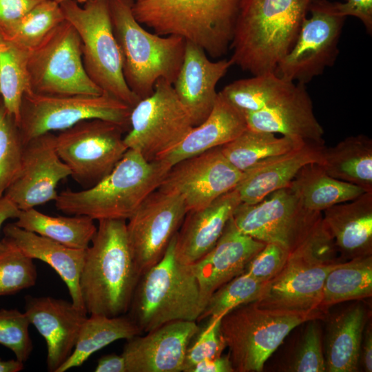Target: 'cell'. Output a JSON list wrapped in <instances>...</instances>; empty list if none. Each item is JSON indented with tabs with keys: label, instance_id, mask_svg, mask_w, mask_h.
<instances>
[{
	"label": "cell",
	"instance_id": "cell-5",
	"mask_svg": "<svg viewBox=\"0 0 372 372\" xmlns=\"http://www.w3.org/2000/svg\"><path fill=\"white\" fill-rule=\"evenodd\" d=\"M134 0H109L114 34L123 58L125 81L140 99L152 95L158 79L172 84L183 63L186 41L146 30L135 19Z\"/></svg>",
	"mask_w": 372,
	"mask_h": 372
},
{
	"label": "cell",
	"instance_id": "cell-10",
	"mask_svg": "<svg viewBox=\"0 0 372 372\" xmlns=\"http://www.w3.org/2000/svg\"><path fill=\"white\" fill-rule=\"evenodd\" d=\"M132 107L103 92L100 95H23L19 127L23 144L41 134L62 131L90 119H101L130 128Z\"/></svg>",
	"mask_w": 372,
	"mask_h": 372
},
{
	"label": "cell",
	"instance_id": "cell-55",
	"mask_svg": "<svg viewBox=\"0 0 372 372\" xmlns=\"http://www.w3.org/2000/svg\"><path fill=\"white\" fill-rule=\"evenodd\" d=\"M311 1H312V0H309L310 3H311Z\"/></svg>",
	"mask_w": 372,
	"mask_h": 372
},
{
	"label": "cell",
	"instance_id": "cell-25",
	"mask_svg": "<svg viewBox=\"0 0 372 372\" xmlns=\"http://www.w3.org/2000/svg\"><path fill=\"white\" fill-rule=\"evenodd\" d=\"M324 146L304 144L263 160L242 172L240 182L234 188L241 203H258L271 193L288 187L304 166L321 163Z\"/></svg>",
	"mask_w": 372,
	"mask_h": 372
},
{
	"label": "cell",
	"instance_id": "cell-17",
	"mask_svg": "<svg viewBox=\"0 0 372 372\" xmlns=\"http://www.w3.org/2000/svg\"><path fill=\"white\" fill-rule=\"evenodd\" d=\"M71 175L59 157L56 136L48 132L24 144L20 172L4 193L20 210L55 200L59 183Z\"/></svg>",
	"mask_w": 372,
	"mask_h": 372
},
{
	"label": "cell",
	"instance_id": "cell-2",
	"mask_svg": "<svg viewBox=\"0 0 372 372\" xmlns=\"http://www.w3.org/2000/svg\"><path fill=\"white\" fill-rule=\"evenodd\" d=\"M309 0H242L229 47L232 65L253 75L274 72L289 52Z\"/></svg>",
	"mask_w": 372,
	"mask_h": 372
},
{
	"label": "cell",
	"instance_id": "cell-1",
	"mask_svg": "<svg viewBox=\"0 0 372 372\" xmlns=\"http://www.w3.org/2000/svg\"><path fill=\"white\" fill-rule=\"evenodd\" d=\"M126 220H99L85 250L79 289L89 314L109 317L127 312L141 277L128 243Z\"/></svg>",
	"mask_w": 372,
	"mask_h": 372
},
{
	"label": "cell",
	"instance_id": "cell-54",
	"mask_svg": "<svg viewBox=\"0 0 372 372\" xmlns=\"http://www.w3.org/2000/svg\"><path fill=\"white\" fill-rule=\"evenodd\" d=\"M54 1H56L58 3H61V2L63 1H66V0H54ZM74 1H76V2H78L80 4H82L87 0H74ZM134 1H136V0H134Z\"/></svg>",
	"mask_w": 372,
	"mask_h": 372
},
{
	"label": "cell",
	"instance_id": "cell-27",
	"mask_svg": "<svg viewBox=\"0 0 372 372\" xmlns=\"http://www.w3.org/2000/svg\"><path fill=\"white\" fill-rule=\"evenodd\" d=\"M3 232V239L17 247L24 255L49 265L65 283L72 302L78 308L85 310L79 289V278L86 249L68 247L23 229L14 223L6 224Z\"/></svg>",
	"mask_w": 372,
	"mask_h": 372
},
{
	"label": "cell",
	"instance_id": "cell-44",
	"mask_svg": "<svg viewBox=\"0 0 372 372\" xmlns=\"http://www.w3.org/2000/svg\"><path fill=\"white\" fill-rule=\"evenodd\" d=\"M221 317H209L207 324L200 329L192 344L189 346L185 358L183 372H189L204 360L220 356L226 348L220 330Z\"/></svg>",
	"mask_w": 372,
	"mask_h": 372
},
{
	"label": "cell",
	"instance_id": "cell-7",
	"mask_svg": "<svg viewBox=\"0 0 372 372\" xmlns=\"http://www.w3.org/2000/svg\"><path fill=\"white\" fill-rule=\"evenodd\" d=\"M326 313L287 311L240 305L220 320V330L234 371L260 372L268 358L296 327Z\"/></svg>",
	"mask_w": 372,
	"mask_h": 372
},
{
	"label": "cell",
	"instance_id": "cell-37",
	"mask_svg": "<svg viewBox=\"0 0 372 372\" xmlns=\"http://www.w3.org/2000/svg\"><path fill=\"white\" fill-rule=\"evenodd\" d=\"M6 43L0 51V97L19 125L23 97L30 88L29 50L11 42Z\"/></svg>",
	"mask_w": 372,
	"mask_h": 372
},
{
	"label": "cell",
	"instance_id": "cell-50",
	"mask_svg": "<svg viewBox=\"0 0 372 372\" xmlns=\"http://www.w3.org/2000/svg\"><path fill=\"white\" fill-rule=\"evenodd\" d=\"M17 205L6 196L0 198V230L6 220L17 218L20 213ZM4 247V243L0 240V250Z\"/></svg>",
	"mask_w": 372,
	"mask_h": 372
},
{
	"label": "cell",
	"instance_id": "cell-42",
	"mask_svg": "<svg viewBox=\"0 0 372 372\" xmlns=\"http://www.w3.org/2000/svg\"><path fill=\"white\" fill-rule=\"evenodd\" d=\"M30 324L25 313L17 309H0V344L10 349L16 359L23 362L29 359L33 349Z\"/></svg>",
	"mask_w": 372,
	"mask_h": 372
},
{
	"label": "cell",
	"instance_id": "cell-48",
	"mask_svg": "<svg viewBox=\"0 0 372 372\" xmlns=\"http://www.w3.org/2000/svg\"><path fill=\"white\" fill-rule=\"evenodd\" d=\"M229 355L204 360L194 365L189 372H234Z\"/></svg>",
	"mask_w": 372,
	"mask_h": 372
},
{
	"label": "cell",
	"instance_id": "cell-13",
	"mask_svg": "<svg viewBox=\"0 0 372 372\" xmlns=\"http://www.w3.org/2000/svg\"><path fill=\"white\" fill-rule=\"evenodd\" d=\"M125 131L105 120L83 121L55 135L57 153L70 176L88 188L105 177L128 149Z\"/></svg>",
	"mask_w": 372,
	"mask_h": 372
},
{
	"label": "cell",
	"instance_id": "cell-33",
	"mask_svg": "<svg viewBox=\"0 0 372 372\" xmlns=\"http://www.w3.org/2000/svg\"><path fill=\"white\" fill-rule=\"evenodd\" d=\"M14 223L23 229L76 249H87L97 230L94 220L88 216H52L35 208L21 210Z\"/></svg>",
	"mask_w": 372,
	"mask_h": 372
},
{
	"label": "cell",
	"instance_id": "cell-9",
	"mask_svg": "<svg viewBox=\"0 0 372 372\" xmlns=\"http://www.w3.org/2000/svg\"><path fill=\"white\" fill-rule=\"evenodd\" d=\"M29 90L41 95H100L103 91L87 74L81 42L66 20L29 50Z\"/></svg>",
	"mask_w": 372,
	"mask_h": 372
},
{
	"label": "cell",
	"instance_id": "cell-8",
	"mask_svg": "<svg viewBox=\"0 0 372 372\" xmlns=\"http://www.w3.org/2000/svg\"><path fill=\"white\" fill-rule=\"evenodd\" d=\"M65 19L77 32L83 63L90 79L103 92L134 107L141 100L127 86L123 58L115 38L109 0H74L59 3Z\"/></svg>",
	"mask_w": 372,
	"mask_h": 372
},
{
	"label": "cell",
	"instance_id": "cell-49",
	"mask_svg": "<svg viewBox=\"0 0 372 372\" xmlns=\"http://www.w3.org/2000/svg\"><path fill=\"white\" fill-rule=\"evenodd\" d=\"M94 371L127 372L126 364L122 355L110 353L101 357Z\"/></svg>",
	"mask_w": 372,
	"mask_h": 372
},
{
	"label": "cell",
	"instance_id": "cell-51",
	"mask_svg": "<svg viewBox=\"0 0 372 372\" xmlns=\"http://www.w3.org/2000/svg\"><path fill=\"white\" fill-rule=\"evenodd\" d=\"M360 356L362 365L367 372L372 371V331L371 327L366 328L364 339L362 338Z\"/></svg>",
	"mask_w": 372,
	"mask_h": 372
},
{
	"label": "cell",
	"instance_id": "cell-18",
	"mask_svg": "<svg viewBox=\"0 0 372 372\" xmlns=\"http://www.w3.org/2000/svg\"><path fill=\"white\" fill-rule=\"evenodd\" d=\"M200 329L196 321H174L127 340L121 354L127 372H182L187 350Z\"/></svg>",
	"mask_w": 372,
	"mask_h": 372
},
{
	"label": "cell",
	"instance_id": "cell-47",
	"mask_svg": "<svg viewBox=\"0 0 372 372\" xmlns=\"http://www.w3.org/2000/svg\"><path fill=\"white\" fill-rule=\"evenodd\" d=\"M338 13L346 17H355L360 19L367 32H372V0H345L344 3L333 2Z\"/></svg>",
	"mask_w": 372,
	"mask_h": 372
},
{
	"label": "cell",
	"instance_id": "cell-46",
	"mask_svg": "<svg viewBox=\"0 0 372 372\" xmlns=\"http://www.w3.org/2000/svg\"><path fill=\"white\" fill-rule=\"evenodd\" d=\"M42 0H0V37L3 40L10 31Z\"/></svg>",
	"mask_w": 372,
	"mask_h": 372
},
{
	"label": "cell",
	"instance_id": "cell-23",
	"mask_svg": "<svg viewBox=\"0 0 372 372\" xmlns=\"http://www.w3.org/2000/svg\"><path fill=\"white\" fill-rule=\"evenodd\" d=\"M207 56L201 48L186 41L183 63L172 84L194 126L209 115L218 94L216 85L232 65L230 59L213 61Z\"/></svg>",
	"mask_w": 372,
	"mask_h": 372
},
{
	"label": "cell",
	"instance_id": "cell-35",
	"mask_svg": "<svg viewBox=\"0 0 372 372\" xmlns=\"http://www.w3.org/2000/svg\"><path fill=\"white\" fill-rule=\"evenodd\" d=\"M306 143L276 134L247 129L221 151L227 161L242 172L268 158L278 156Z\"/></svg>",
	"mask_w": 372,
	"mask_h": 372
},
{
	"label": "cell",
	"instance_id": "cell-53",
	"mask_svg": "<svg viewBox=\"0 0 372 372\" xmlns=\"http://www.w3.org/2000/svg\"><path fill=\"white\" fill-rule=\"evenodd\" d=\"M6 41L3 40L0 37V51L3 50L6 48Z\"/></svg>",
	"mask_w": 372,
	"mask_h": 372
},
{
	"label": "cell",
	"instance_id": "cell-4",
	"mask_svg": "<svg viewBox=\"0 0 372 372\" xmlns=\"http://www.w3.org/2000/svg\"><path fill=\"white\" fill-rule=\"evenodd\" d=\"M242 0H136L138 22L161 36L176 35L212 58L229 50Z\"/></svg>",
	"mask_w": 372,
	"mask_h": 372
},
{
	"label": "cell",
	"instance_id": "cell-31",
	"mask_svg": "<svg viewBox=\"0 0 372 372\" xmlns=\"http://www.w3.org/2000/svg\"><path fill=\"white\" fill-rule=\"evenodd\" d=\"M288 188L307 209L320 213L366 192L358 186L331 176L318 163L304 166Z\"/></svg>",
	"mask_w": 372,
	"mask_h": 372
},
{
	"label": "cell",
	"instance_id": "cell-30",
	"mask_svg": "<svg viewBox=\"0 0 372 372\" xmlns=\"http://www.w3.org/2000/svg\"><path fill=\"white\" fill-rule=\"evenodd\" d=\"M331 176L372 192V140L350 136L331 147H323L319 164Z\"/></svg>",
	"mask_w": 372,
	"mask_h": 372
},
{
	"label": "cell",
	"instance_id": "cell-3",
	"mask_svg": "<svg viewBox=\"0 0 372 372\" xmlns=\"http://www.w3.org/2000/svg\"><path fill=\"white\" fill-rule=\"evenodd\" d=\"M171 166L163 160L148 161L128 149L114 168L94 185L58 194L57 210L92 219L127 220L158 189Z\"/></svg>",
	"mask_w": 372,
	"mask_h": 372
},
{
	"label": "cell",
	"instance_id": "cell-21",
	"mask_svg": "<svg viewBox=\"0 0 372 372\" xmlns=\"http://www.w3.org/2000/svg\"><path fill=\"white\" fill-rule=\"evenodd\" d=\"M245 118L248 129L279 134L306 144L324 145V130L314 114L304 84L295 83L282 96Z\"/></svg>",
	"mask_w": 372,
	"mask_h": 372
},
{
	"label": "cell",
	"instance_id": "cell-39",
	"mask_svg": "<svg viewBox=\"0 0 372 372\" xmlns=\"http://www.w3.org/2000/svg\"><path fill=\"white\" fill-rule=\"evenodd\" d=\"M264 285L246 272L234 277L210 296L198 321L221 317L237 307L256 302Z\"/></svg>",
	"mask_w": 372,
	"mask_h": 372
},
{
	"label": "cell",
	"instance_id": "cell-32",
	"mask_svg": "<svg viewBox=\"0 0 372 372\" xmlns=\"http://www.w3.org/2000/svg\"><path fill=\"white\" fill-rule=\"evenodd\" d=\"M142 332L127 315L109 317L90 314L81 328L75 347L56 372L81 366L93 353L121 339L126 340Z\"/></svg>",
	"mask_w": 372,
	"mask_h": 372
},
{
	"label": "cell",
	"instance_id": "cell-6",
	"mask_svg": "<svg viewBox=\"0 0 372 372\" xmlns=\"http://www.w3.org/2000/svg\"><path fill=\"white\" fill-rule=\"evenodd\" d=\"M176 234L163 258L137 283L127 311L143 333L179 320L198 321L205 305L190 265L175 254Z\"/></svg>",
	"mask_w": 372,
	"mask_h": 372
},
{
	"label": "cell",
	"instance_id": "cell-41",
	"mask_svg": "<svg viewBox=\"0 0 372 372\" xmlns=\"http://www.w3.org/2000/svg\"><path fill=\"white\" fill-rule=\"evenodd\" d=\"M1 240L4 247L0 250V296L33 287L37 279L33 259L3 238Z\"/></svg>",
	"mask_w": 372,
	"mask_h": 372
},
{
	"label": "cell",
	"instance_id": "cell-16",
	"mask_svg": "<svg viewBox=\"0 0 372 372\" xmlns=\"http://www.w3.org/2000/svg\"><path fill=\"white\" fill-rule=\"evenodd\" d=\"M242 174L218 147L172 165L158 189L179 195L188 212L204 208L234 189Z\"/></svg>",
	"mask_w": 372,
	"mask_h": 372
},
{
	"label": "cell",
	"instance_id": "cell-22",
	"mask_svg": "<svg viewBox=\"0 0 372 372\" xmlns=\"http://www.w3.org/2000/svg\"><path fill=\"white\" fill-rule=\"evenodd\" d=\"M265 245L241 232L232 217L229 219L214 247L190 265L205 307L216 289L244 272L249 260Z\"/></svg>",
	"mask_w": 372,
	"mask_h": 372
},
{
	"label": "cell",
	"instance_id": "cell-40",
	"mask_svg": "<svg viewBox=\"0 0 372 372\" xmlns=\"http://www.w3.org/2000/svg\"><path fill=\"white\" fill-rule=\"evenodd\" d=\"M23 146L19 125L0 97V198L20 172Z\"/></svg>",
	"mask_w": 372,
	"mask_h": 372
},
{
	"label": "cell",
	"instance_id": "cell-43",
	"mask_svg": "<svg viewBox=\"0 0 372 372\" xmlns=\"http://www.w3.org/2000/svg\"><path fill=\"white\" fill-rule=\"evenodd\" d=\"M318 319L308 321L303 337L289 371L295 372L326 371L322 331Z\"/></svg>",
	"mask_w": 372,
	"mask_h": 372
},
{
	"label": "cell",
	"instance_id": "cell-26",
	"mask_svg": "<svg viewBox=\"0 0 372 372\" xmlns=\"http://www.w3.org/2000/svg\"><path fill=\"white\" fill-rule=\"evenodd\" d=\"M322 217L342 260L372 255V192L327 209Z\"/></svg>",
	"mask_w": 372,
	"mask_h": 372
},
{
	"label": "cell",
	"instance_id": "cell-28",
	"mask_svg": "<svg viewBox=\"0 0 372 372\" xmlns=\"http://www.w3.org/2000/svg\"><path fill=\"white\" fill-rule=\"evenodd\" d=\"M247 129L245 116L219 92L208 117L194 126L178 145L158 160L172 166L188 157L222 147Z\"/></svg>",
	"mask_w": 372,
	"mask_h": 372
},
{
	"label": "cell",
	"instance_id": "cell-24",
	"mask_svg": "<svg viewBox=\"0 0 372 372\" xmlns=\"http://www.w3.org/2000/svg\"><path fill=\"white\" fill-rule=\"evenodd\" d=\"M240 203L234 189L207 207L188 211L176 234L175 254L178 260L191 265L209 251Z\"/></svg>",
	"mask_w": 372,
	"mask_h": 372
},
{
	"label": "cell",
	"instance_id": "cell-20",
	"mask_svg": "<svg viewBox=\"0 0 372 372\" xmlns=\"http://www.w3.org/2000/svg\"><path fill=\"white\" fill-rule=\"evenodd\" d=\"M24 313L45 340L48 371L56 372L73 351L87 311L63 299L27 296Z\"/></svg>",
	"mask_w": 372,
	"mask_h": 372
},
{
	"label": "cell",
	"instance_id": "cell-11",
	"mask_svg": "<svg viewBox=\"0 0 372 372\" xmlns=\"http://www.w3.org/2000/svg\"><path fill=\"white\" fill-rule=\"evenodd\" d=\"M194 127L173 85L161 79L156 81L153 94L132 108L124 142L128 149L152 161L174 149Z\"/></svg>",
	"mask_w": 372,
	"mask_h": 372
},
{
	"label": "cell",
	"instance_id": "cell-52",
	"mask_svg": "<svg viewBox=\"0 0 372 372\" xmlns=\"http://www.w3.org/2000/svg\"><path fill=\"white\" fill-rule=\"evenodd\" d=\"M24 367V362L16 358L4 360L0 358V372H19Z\"/></svg>",
	"mask_w": 372,
	"mask_h": 372
},
{
	"label": "cell",
	"instance_id": "cell-14",
	"mask_svg": "<svg viewBox=\"0 0 372 372\" xmlns=\"http://www.w3.org/2000/svg\"><path fill=\"white\" fill-rule=\"evenodd\" d=\"M308 11L310 17L304 18L294 45L274 71L285 80L304 85L335 63L346 18L327 0H312Z\"/></svg>",
	"mask_w": 372,
	"mask_h": 372
},
{
	"label": "cell",
	"instance_id": "cell-19",
	"mask_svg": "<svg viewBox=\"0 0 372 372\" xmlns=\"http://www.w3.org/2000/svg\"><path fill=\"white\" fill-rule=\"evenodd\" d=\"M337 263L317 264L289 256L282 270L265 283L254 303L259 307L273 310L322 311L320 305L324 280Z\"/></svg>",
	"mask_w": 372,
	"mask_h": 372
},
{
	"label": "cell",
	"instance_id": "cell-38",
	"mask_svg": "<svg viewBox=\"0 0 372 372\" xmlns=\"http://www.w3.org/2000/svg\"><path fill=\"white\" fill-rule=\"evenodd\" d=\"M65 20L59 3L42 0L19 21L3 40L31 50Z\"/></svg>",
	"mask_w": 372,
	"mask_h": 372
},
{
	"label": "cell",
	"instance_id": "cell-29",
	"mask_svg": "<svg viewBox=\"0 0 372 372\" xmlns=\"http://www.w3.org/2000/svg\"><path fill=\"white\" fill-rule=\"evenodd\" d=\"M366 311L351 306L329 322L326 340L325 365L329 372H353L358 369Z\"/></svg>",
	"mask_w": 372,
	"mask_h": 372
},
{
	"label": "cell",
	"instance_id": "cell-15",
	"mask_svg": "<svg viewBox=\"0 0 372 372\" xmlns=\"http://www.w3.org/2000/svg\"><path fill=\"white\" fill-rule=\"evenodd\" d=\"M187 213L179 195L156 189L127 219L128 243L141 276L163 258Z\"/></svg>",
	"mask_w": 372,
	"mask_h": 372
},
{
	"label": "cell",
	"instance_id": "cell-34",
	"mask_svg": "<svg viewBox=\"0 0 372 372\" xmlns=\"http://www.w3.org/2000/svg\"><path fill=\"white\" fill-rule=\"evenodd\" d=\"M372 255L340 262L324 280L320 309L324 313L335 304L371 297Z\"/></svg>",
	"mask_w": 372,
	"mask_h": 372
},
{
	"label": "cell",
	"instance_id": "cell-45",
	"mask_svg": "<svg viewBox=\"0 0 372 372\" xmlns=\"http://www.w3.org/2000/svg\"><path fill=\"white\" fill-rule=\"evenodd\" d=\"M289 253L281 246L267 243L248 262L244 272L266 283L276 277L287 262Z\"/></svg>",
	"mask_w": 372,
	"mask_h": 372
},
{
	"label": "cell",
	"instance_id": "cell-36",
	"mask_svg": "<svg viewBox=\"0 0 372 372\" xmlns=\"http://www.w3.org/2000/svg\"><path fill=\"white\" fill-rule=\"evenodd\" d=\"M294 84L274 72H269L234 81L220 93L245 116L271 104L288 92Z\"/></svg>",
	"mask_w": 372,
	"mask_h": 372
},
{
	"label": "cell",
	"instance_id": "cell-12",
	"mask_svg": "<svg viewBox=\"0 0 372 372\" xmlns=\"http://www.w3.org/2000/svg\"><path fill=\"white\" fill-rule=\"evenodd\" d=\"M232 219L241 232L265 244L278 245L290 254L314 232L322 220V213L307 209L286 187L258 203H240Z\"/></svg>",
	"mask_w": 372,
	"mask_h": 372
}]
</instances>
